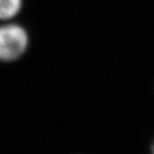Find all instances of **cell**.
Masks as SVG:
<instances>
[{"mask_svg": "<svg viewBox=\"0 0 154 154\" xmlns=\"http://www.w3.org/2000/svg\"><path fill=\"white\" fill-rule=\"evenodd\" d=\"M30 37L24 27L8 23L0 25V61L12 62L25 54Z\"/></svg>", "mask_w": 154, "mask_h": 154, "instance_id": "cell-1", "label": "cell"}, {"mask_svg": "<svg viewBox=\"0 0 154 154\" xmlns=\"http://www.w3.org/2000/svg\"><path fill=\"white\" fill-rule=\"evenodd\" d=\"M23 0H0V20L14 19L23 9Z\"/></svg>", "mask_w": 154, "mask_h": 154, "instance_id": "cell-2", "label": "cell"}, {"mask_svg": "<svg viewBox=\"0 0 154 154\" xmlns=\"http://www.w3.org/2000/svg\"><path fill=\"white\" fill-rule=\"evenodd\" d=\"M151 150H152V154H154V144H153V146L151 148Z\"/></svg>", "mask_w": 154, "mask_h": 154, "instance_id": "cell-3", "label": "cell"}]
</instances>
